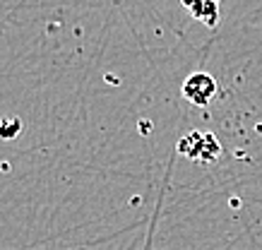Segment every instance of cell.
<instances>
[{
    "label": "cell",
    "instance_id": "obj_2",
    "mask_svg": "<svg viewBox=\"0 0 262 250\" xmlns=\"http://www.w3.org/2000/svg\"><path fill=\"white\" fill-rule=\"evenodd\" d=\"M181 94L185 101H190L200 108H207L216 97V80L209 73H202V70L190 73L183 82Z\"/></svg>",
    "mask_w": 262,
    "mask_h": 250
},
{
    "label": "cell",
    "instance_id": "obj_3",
    "mask_svg": "<svg viewBox=\"0 0 262 250\" xmlns=\"http://www.w3.org/2000/svg\"><path fill=\"white\" fill-rule=\"evenodd\" d=\"M192 12L195 19L205 22L207 27H216L219 22V0H181Z\"/></svg>",
    "mask_w": 262,
    "mask_h": 250
},
{
    "label": "cell",
    "instance_id": "obj_1",
    "mask_svg": "<svg viewBox=\"0 0 262 250\" xmlns=\"http://www.w3.org/2000/svg\"><path fill=\"white\" fill-rule=\"evenodd\" d=\"M178 154L198 164H214L222 159V145L212 132L190 130L178 140Z\"/></svg>",
    "mask_w": 262,
    "mask_h": 250
},
{
    "label": "cell",
    "instance_id": "obj_4",
    "mask_svg": "<svg viewBox=\"0 0 262 250\" xmlns=\"http://www.w3.org/2000/svg\"><path fill=\"white\" fill-rule=\"evenodd\" d=\"M22 130V121L17 116H5L0 121V140H15Z\"/></svg>",
    "mask_w": 262,
    "mask_h": 250
}]
</instances>
